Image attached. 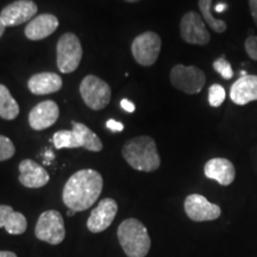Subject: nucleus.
Masks as SVG:
<instances>
[{
  "instance_id": "f257e3e1",
  "label": "nucleus",
  "mask_w": 257,
  "mask_h": 257,
  "mask_svg": "<svg viewBox=\"0 0 257 257\" xmlns=\"http://www.w3.org/2000/svg\"><path fill=\"white\" fill-rule=\"evenodd\" d=\"M102 185L101 174L94 169H81L74 173L63 187L64 205L75 212L88 210L100 197Z\"/></svg>"
},
{
  "instance_id": "f03ea898",
  "label": "nucleus",
  "mask_w": 257,
  "mask_h": 257,
  "mask_svg": "<svg viewBox=\"0 0 257 257\" xmlns=\"http://www.w3.org/2000/svg\"><path fill=\"white\" fill-rule=\"evenodd\" d=\"M121 154L127 165L140 172H155L161 166L156 143L149 136L135 137L127 141L121 149Z\"/></svg>"
},
{
  "instance_id": "7ed1b4c3",
  "label": "nucleus",
  "mask_w": 257,
  "mask_h": 257,
  "mask_svg": "<svg viewBox=\"0 0 257 257\" xmlns=\"http://www.w3.org/2000/svg\"><path fill=\"white\" fill-rule=\"evenodd\" d=\"M117 236L127 257H146L149 252L152 239L146 225L136 218L121 221L118 226Z\"/></svg>"
},
{
  "instance_id": "20e7f679",
  "label": "nucleus",
  "mask_w": 257,
  "mask_h": 257,
  "mask_svg": "<svg viewBox=\"0 0 257 257\" xmlns=\"http://www.w3.org/2000/svg\"><path fill=\"white\" fill-rule=\"evenodd\" d=\"M73 130H61L54 134L53 142L56 149L85 148L89 152H101L102 143L96 135L85 124L72 121Z\"/></svg>"
},
{
  "instance_id": "39448f33",
  "label": "nucleus",
  "mask_w": 257,
  "mask_h": 257,
  "mask_svg": "<svg viewBox=\"0 0 257 257\" xmlns=\"http://www.w3.org/2000/svg\"><path fill=\"white\" fill-rule=\"evenodd\" d=\"M56 53L60 72L63 74L75 72L82 59V47L79 37L72 32L63 34L57 42Z\"/></svg>"
},
{
  "instance_id": "423d86ee",
  "label": "nucleus",
  "mask_w": 257,
  "mask_h": 257,
  "mask_svg": "<svg viewBox=\"0 0 257 257\" xmlns=\"http://www.w3.org/2000/svg\"><path fill=\"white\" fill-rule=\"evenodd\" d=\"M35 236L51 245L62 243L66 237V227H64L62 214L56 210L43 212L38 218L35 227Z\"/></svg>"
},
{
  "instance_id": "0eeeda50",
  "label": "nucleus",
  "mask_w": 257,
  "mask_h": 257,
  "mask_svg": "<svg viewBox=\"0 0 257 257\" xmlns=\"http://www.w3.org/2000/svg\"><path fill=\"white\" fill-rule=\"evenodd\" d=\"M170 82L186 94H197L204 88L206 76L198 67L176 64L170 70Z\"/></svg>"
},
{
  "instance_id": "6e6552de",
  "label": "nucleus",
  "mask_w": 257,
  "mask_h": 257,
  "mask_svg": "<svg viewBox=\"0 0 257 257\" xmlns=\"http://www.w3.org/2000/svg\"><path fill=\"white\" fill-rule=\"evenodd\" d=\"M80 94L89 108L100 111L111 100V87L98 76L87 75L80 83Z\"/></svg>"
},
{
  "instance_id": "1a4fd4ad",
  "label": "nucleus",
  "mask_w": 257,
  "mask_h": 257,
  "mask_svg": "<svg viewBox=\"0 0 257 257\" xmlns=\"http://www.w3.org/2000/svg\"><path fill=\"white\" fill-rule=\"evenodd\" d=\"M162 42L156 32L147 31L133 41L131 51L135 61L143 67H150L159 59Z\"/></svg>"
},
{
  "instance_id": "9d476101",
  "label": "nucleus",
  "mask_w": 257,
  "mask_h": 257,
  "mask_svg": "<svg viewBox=\"0 0 257 257\" xmlns=\"http://www.w3.org/2000/svg\"><path fill=\"white\" fill-rule=\"evenodd\" d=\"M180 34L185 42L197 46H205L211 40L206 23L201 15L194 11H189L182 17L180 22Z\"/></svg>"
},
{
  "instance_id": "9b49d317",
  "label": "nucleus",
  "mask_w": 257,
  "mask_h": 257,
  "mask_svg": "<svg viewBox=\"0 0 257 257\" xmlns=\"http://www.w3.org/2000/svg\"><path fill=\"white\" fill-rule=\"evenodd\" d=\"M185 212L193 221L216 220L221 214V210L218 205L211 204L200 194H191L186 198Z\"/></svg>"
},
{
  "instance_id": "f8f14e48",
  "label": "nucleus",
  "mask_w": 257,
  "mask_h": 257,
  "mask_svg": "<svg viewBox=\"0 0 257 257\" xmlns=\"http://www.w3.org/2000/svg\"><path fill=\"white\" fill-rule=\"evenodd\" d=\"M37 10V5L32 0H17L3 9L0 21L5 27H17L34 19Z\"/></svg>"
},
{
  "instance_id": "ddd939ff",
  "label": "nucleus",
  "mask_w": 257,
  "mask_h": 257,
  "mask_svg": "<svg viewBox=\"0 0 257 257\" xmlns=\"http://www.w3.org/2000/svg\"><path fill=\"white\" fill-rule=\"evenodd\" d=\"M118 212V204L114 199L105 198L93 208L87 220V229L93 233L105 231L113 223Z\"/></svg>"
},
{
  "instance_id": "4468645a",
  "label": "nucleus",
  "mask_w": 257,
  "mask_h": 257,
  "mask_svg": "<svg viewBox=\"0 0 257 257\" xmlns=\"http://www.w3.org/2000/svg\"><path fill=\"white\" fill-rule=\"evenodd\" d=\"M59 106L53 100H44L35 106L29 113V124L34 130L41 131L50 127L59 119Z\"/></svg>"
},
{
  "instance_id": "2eb2a0df",
  "label": "nucleus",
  "mask_w": 257,
  "mask_h": 257,
  "mask_svg": "<svg viewBox=\"0 0 257 257\" xmlns=\"http://www.w3.org/2000/svg\"><path fill=\"white\" fill-rule=\"evenodd\" d=\"M19 182L27 188H41L49 182V174L43 167L30 159L19 163Z\"/></svg>"
},
{
  "instance_id": "dca6fc26",
  "label": "nucleus",
  "mask_w": 257,
  "mask_h": 257,
  "mask_svg": "<svg viewBox=\"0 0 257 257\" xmlns=\"http://www.w3.org/2000/svg\"><path fill=\"white\" fill-rule=\"evenodd\" d=\"M57 27H59V19L55 16L43 14L29 22V24L25 27L24 34L29 40L40 41L54 34Z\"/></svg>"
},
{
  "instance_id": "f3484780",
  "label": "nucleus",
  "mask_w": 257,
  "mask_h": 257,
  "mask_svg": "<svg viewBox=\"0 0 257 257\" xmlns=\"http://www.w3.org/2000/svg\"><path fill=\"white\" fill-rule=\"evenodd\" d=\"M204 173L206 178L211 180H216L218 184L221 186H229L233 182L236 178V169L232 162L227 159H211L205 165Z\"/></svg>"
},
{
  "instance_id": "a211bd4d",
  "label": "nucleus",
  "mask_w": 257,
  "mask_h": 257,
  "mask_svg": "<svg viewBox=\"0 0 257 257\" xmlns=\"http://www.w3.org/2000/svg\"><path fill=\"white\" fill-rule=\"evenodd\" d=\"M230 98L234 104L246 105L257 100V75L240 76L230 89Z\"/></svg>"
},
{
  "instance_id": "6ab92c4d",
  "label": "nucleus",
  "mask_w": 257,
  "mask_h": 257,
  "mask_svg": "<svg viewBox=\"0 0 257 257\" xmlns=\"http://www.w3.org/2000/svg\"><path fill=\"white\" fill-rule=\"evenodd\" d=\"M28 87L32 94H50V93L59 92L62 88V79L56 73H38L29 79Z\"/></svg>"
},
{
  "instance_id": "aec40b11",
  "label": "nucleus",
  "mask_w": 257,
  "mask_h": 257,
  "mask_svg": "<svg viewBox=\"0 0 257 257\" xmlns=\"http://www.w3.org/2000/svg\"><path fill=\"white\" fill-rule=\"evenodd\" d=\"M2 227L11 234H22L28 229L27 218L9 205H0V229Z\"/></svg>"
},
{
  "instance_id": "412c9836",
  "label": "nucleus",
  "mask_w": 257,
  "mask_h": 257,
  "mask_svg": "<svg viewBox=\"0 0 257 257\" xmlns=\"http://www.w3.org/2000/svg\"><path fill=\"white\" fill-rule=\"evenodd\" d=\"M18 114V102L11 95L9 88L0 83V117L6 120H14Z\"/></svg>"
},
{
  "instance_id": "4be33fe9",
  "label": "nucleus",
  "mask_w": 257,
  "mask_h": 257,
  "mask_svg": "<svg viewBox=\"0 0 257 257\" xmlns=\"http://www.w3.org/2000/svg\"><path fill=\"white\" fill-rule=\"evenodd\" d=\"M199 10H200V15L204 22L208 25L212 30L217 34H223V32L226 31L227 25L224 21H220V19L214 18L212 16L211 12V6H212V0H199L198 2Z\"/></svg>"
},
{
  "instance_id": "5701e85b",
  "label": "nucleus",
  "mask_w": 257,
  "mask_h": 257,
  "mask_svg": "<svg viewBox=\"0 0 257 257\" xmlns=\"http://www.w3.org/2000/svg\"><path fill=\"white\" fill-rule=\"evenodd\" d=\"M225 96H226V93L224 87L218 83H214L208 88V102L212 107H219L224 102Z\"/></svg>"
},
{
  "instance_id": "b1692460",
  "label": "nucleus",
  "mask_w": 257,
  "mask_h": 257,
  "mask_svg": "<svg viewBox=\"0 0 257 257\" xmlns=\"http://www.w3.org/2000/svg\"><path fill=\"white\" fill-rule=\"evenodd\" d=\"M213 69L219 73L221 78L225 80H231L233 78V70L229 61L225 60V57H219L213 62Z\"/></svg>"
},
{
  "instance_id": "393cba45",
  "label": "nucleus",
  "mask_w": 257,
  "mask_h": 257,
  "mask_svg": "<svg viewBox=\"0 0 257 257\" xmlns=\"http://www.w3.org/2000/svg\"><path fill=\"white\" fill-rule=\"evenodd\" d=\"M16 148L9 137L0 135V162L10 160L15 155Z\"/></svg>"
},
{
  "instance_id": "a878e982",
  "label": "nucleus",
  "mask_w": 257,
  "mask_h": 257,
  "mask_svg": "<svg viewBox=\"0 0 257 257\" xmlns=\"http://www.w3.org/2000/svg\"><path fill=\"white\" fill-rule=\"evenodd\" d=\"M244 47L250 59L257 61V36H249L246 38Z\"/></svg>"
},
{
  "instance_id": "bb28decb",
  "label": "nucleus",
  "mask_w": 257,
  "mask_h": 257,
  "mask_svg": "<svg viewBox=\"0 0 257 257\" xmlns=\"http://www.w3.org/2000/svg\"><path fill=\"white\" fill-rule=\"evenodd\" d=\"M106 127H107L108 130L113 131V133H121L124 128V125L114 119H110L106 121Z\"/></svg>"
},
{
  "instance_id": "cd10ccee",
  "label": "nucleus",
  "mask_w": 257,
  "mask_h": 257,
  "mask_svg": "<svg viewBox=\"0 0 257 257\" xmlns=\"http://www.w3.org/2000/svg\"><path fill=\"white\" fill-rule=\"evenodd\" d=\"M120 106H121V108H123L124 111L130 112V113L135 112V108H136V106H135L134 102L127 100V99H123V100L120 101Z\"/></svg>"
},
{
  "instance_id": "c85d7f7f",
  "label": "nucleus",
  "mask_w": 257,
  "mask_h": 257,
  "mask_svg": "<svg viewBox=\"0 0 257 257\" xmlns=\"http://www.w3.org/2000/svg\"><path fill=\"white\" fill-rule=\"evenodd\" d=\"M249 6H250V12H251L253 23L257 27V0H249Z\"/></svg>"
},
{
  "instance_id": "c756f323",
  "label": "nucleus",
  "mask_w": 257,
  "mask_h": 257,
  "mask_svg": "<svg viewBox=\"0 0 257 257\" xmlns=\"http://www.w3.org/2000/svg\"><path fill=\"white\" fill-rule=\"evenodd\" d=\"M0 257H18L12 251H0Z\"/></svg>"
},
{
  "instance_id": "7c9ffc66",
  "label": "nucleus",
  "mask_w": 257,
  "mask_h": 257,
  "mask_svg": "<svg viewBox=\"0 0 257 257\" xmlns=\"http://www.w3.org/2000/svg\"><path fill=\"white\" fill-rule=\"evenodd\" d=\"M225 9H226V5H225V4H218L216 6V11L217 12H223Z\"/></svg>"
},
{
  "instance_id": "2f4dec72",
  "label": "nucleus",
  "mask_w": 257,
  "mask_h": 257,
  "mask_svg": "<svg viewBox=\"0 0 257 257\" xmlns=\"http://www.w3.org/2000/svg\"><path fill=\"white\" fill-rule=\"evenodd\" d=\"M5 25L2 23V21H0V37L3 36V35H4V32H5Z\"/></svg>"
},
{
  "instance_id": "473e14b6",
  "label": "nucleus",
  "mask_w": 257,
  "mask_h": 257,
  "mask_svg": "<svg viewBox=\"0 0 257 257\" xmlns=\"http://www.w3.org/2000/svg\"><path fill=\"white\" fill-rule=\"evenodd\" d=\"M75 213H76L75 211H73V210H68V212H67V216L72 217V216H74V214H75Z\"/></svg>"
},
{
  "instance_id": "72a5a7b5",
  "label": "nucleus",
  "mask_w": 257,
  "mask_h": 257,
  "mask_svg": "<svg viewBox=\"0 0 257 257\" xmlns=\"http://www.w3.org/2000/svg\"><path fill=\"white\" fill-rule=\"evenodd\" d=\"M125 2H127V3H136V2H140V0H125Z\"/></svg>"
}]
</instances>
